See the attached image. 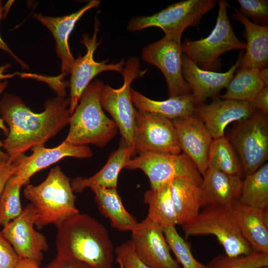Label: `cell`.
I'll list each match as a JSON object with an SVG mask.
<instances>
[{
	"instance_id": "obj_34",
	"label": "cell",
	"mask_w": 268,
	"mask_h": 268,
	"mask_svg": "<svg viewBox=\"0 0 268 268\" xmlns=\"http://www.w3.org/2000/svg\"><path fill=\"white\" fill-rule=\"evenodd\" d=\"M170 249L175 255L177 262L183 268H207L193 256L191 246L178 233L175 226L163 229Z\"/></svg>"
},
{
	"instance_id": "obj_41",
	"label": "cell",
	"mask_w": 268,
	"mask_h": 268,
	"mask_svg": "<svg viewBox=\"0 0 268 268\" xmlns=\"http://www.w3.org/2000/svg\"><path fill=\"white\" fill-rule=\"evenodd\" d=\"M8 85L7 81H0V95L4 91ZM0 129L2 130L4 134L6 136L8 133V128L4 124V122L1 118H0ZM2 148V142L0 141V163L7 162L9 160L8 154L1 149Z\"/></svg>"
},
{
	"instance_id": "obj_21",
	"label": "cell",
	"mask_w": 268,
	"mask_h": 268,
	"mask_svg": "<svg viewBox=\"0 0 268 268\" xmlns=\"http://www.w3.org/2000/svg\"><path fill=\"white\" fill-rule=\"evenodd\" d=\"M200 188L201 208L209 206H231L239 199L242 178L208 167Z\"/></svg>"
},
{
	"instance_id": "obj_20",
	"label": "cell",
	"mask_w": 268,
	"mask_h": 268,
	"mask_svg": "<svg viewBox=\"0 0 268 268\" xmlns=\"http://www.w3.org/2000/svg\"><path fill=\"white\" fill-rule=\"evenodd\" d=\"M99 0H91L77 11L61 17L44 16L34 13L33 17L46 27L51 32L56 42V50L61 60V70L64 76L70 74L75 61L68 44V38L77 21L88 10L97 7Z\"/></svg>"
},
{
	"instance_id": "obj_16",
	"label": "cell",
	"mask_w": 268,
	"mask_h": 268,
	"mask_svg": "<svg viewBox=\"0 0 268 268\" xmlns=\"http://www.w3.org/2000/svg\"><path fill=\"white\" fill-rule=\"evenodd\" d=\"M29 156L22 154L13 162L16 170L13 176L21 180L23 185L29 184L30 179L37 172L59 162L66 157L89 158L93 156L87 145L76 146L64 141L57 146L47 148L44 144L37 145L30 149Z\"/></svg>"
},
{
	"instance_id": "obj_2",
	"label": "cell",
	"mask_w": 268,
	"mask_h": 268,
	"mask_svg": "<svg viewBox=\"0 0 268 268\" xmlns=\"http://www.w3.org/2000/svg\"><path fill=\"white\" fill-rule=\"evenodd\" d=\"M56 226L58 253L94 268H113V245L107 229L96 219L78 212Z\"/></svg>"
},
{
	"instance_id": "obj_40",
	"label": "cell",
	"mask_w": 268,
	"mask_h": 268,
	"mask_svg": "<svg viewBox=\"0 0 268 268\" xmlns=\"http://www.w3.org/2000/svg\"><path fill=\"white\" fill-rule=\"evenodd\" d=\"M16 165L10 162L0 163V197L4 187L11 177L15 174Z\"/></svg>"
},
{
	"instance_id": "obj_33",
	"label": "cell",
	"mask_w": 268,
	"mask_h": 268,
	"mask_svg": "<svg viewBox=\"0 0 268 268\" xmlns=\"http://www.w3.org/2000/svg\"><path fill=\"white\" fill-rule=\"evenodd\" d=\"M206 266L207 268H262L268 267V254L255 250L248 255L234 257L221 254Z\"/></svg>"
},
{
	"instance_id": "obj_35",
	"label": "cell",
	"mask_w": 268,
	"mask_h": 268,
	"mask_svg": "<svg viewBox=\"0 0 268 268\" xmlns=\"http://www.w3.org/2000/svg\"><path fill=\"white\" fill-rule=\"evenodd\" d=\"M239 11L253 22L267 26L268 21V1L267 0H237Z\"/></svg>"
},
{
	"instance_id": "obj_17",
	"label": "cell",
	"mask_w": 268,
	"mask_h": 268,
	"mask_svg": "<svg viewBox=\"0 0 268 268\" xmlns=\"http://www.w3.org/2000/svg\"><path fill=\"white\" fill-rule=\"evenodd\" d=\"M256 111L248 102L215 97L210 104L196 106L194 114L215 139L224 136V130L229 124L243 122Z\"/></svg>"
},
{
	"instance_id": "obj_32",
	"label": "cell",
	"mask_w": 268,
	"mask_h": 268,
	"mask_svg": "<svg viewBox=\"0 0 268 268\" xmlns=\"http://www.w3.org/2000/svg\"><path fill=\"white\" fill-rule=\"evenodd\" d=\"M22 186L21 180L16 176L7 182L0 197V226L4 227L22 213L20 191Z\"/></svg>"
},
{
	"instance_id": "obj_46",
	"label": "cell",
	"mask_w": 268,
	"mask_h": 268,
	"mask_svg": "<svg viewBox=\"0 0 268 268\" xmlns=\"http://www.w3.org/2000/svg\"><path fill=\"white\" fill-rule=\"evenodd\" d=\"M120 266V268H125L122 265L119 264Z\"/></svg>"
},
{
	"instance_id": "obj_10",
	"label": "cell",
	"mask_w": 268,
	"mask_h": 268,
	"mask_svg": "<svg viewBox=\"0 0 268 268\" xmlns=\"http://www.w3.org/2000/svg\"><path fill=\"white\" fill-rule=\"evenodd\" d=\"M139 169L147 176L151 189H156L174 179L190 178L200 186L202 177L192 160L184 153L178 154L145 153L132 158L125 167Z\"/></svg>"
},
{
	"instance_id": "obj_13",
	"label": "cell",
	"mask_w": 268,
	"mask_h": 268,
	"mask_svg": "<svg viewBox=\"0 0 268 268\" xmlns=\"http://www.w3.org/2000/svg\"><path fill=\"white\" fill-rule=\"evenodd\" d=\"M181 44V41L164 36L144 47L141 52L143 61L156 67L163 73L169 97L192 93L183 75Z\"/></svg>"
},
{
	"instance_id": "obj_27",
	"label": "cell",
	"mask_w": 268,
	"mask_h": 268,
	"mask_svg": "<svg viewBox=\"0 0 268 268\" xmlns=\"http://www.w3.org/2000/svg\"><path fill=\"white\" fill-rule=\"evenodd\" d=\"M100 211L121 231H132L138 222L125 208L117 189L94 187L91 188Z\"/></svg>"
},
{
	"instance_id": "obj_25",
	"label": "cell",
	"mask_w": 268,
	"mask_h": 268,
	"mask_svg": "<svg viewBox=\"0 0 268 268\" xmlns=\"http://www.w3.org/2000/svg\"><path fill=\"white\" fill-rule=\"evenodd\" d=\"M131 97L133 105L137 111L157 114L171 120L194 114L196 107L192 93L157 101L132 88Z\"/></svg>"
},
{
	"instance_id": "obj_12",
	"label": "cell",
	"mask_w": 268,
	"mask_h": 268,
	"mask_svg": "<svg viewBox=\"0 0 268 268\" xmlns=\"http://www.w3.org/2000/svg\"><path fill=\"white\" fill-rule=\"evenodd\" d=\"M99 31V22L96 18L93 35L90 37L87 34H84L80 40V43L86 47V52L84 56H79L75 59L70 72V93L68 98L70 115L78 105L82 94L94 77L105 71L121 73L125 65L126 62L124 59L116 63H108L107 60L102 62L94 60V52L101 43L100 41H97Z\"/></svg>"
},
{
	"instance_id": "obj_39",
	"label": "cell",
	"mask_w": 268,
	"mask_h": 268,
	"mask_svg": "<svg viewBox=\"0 0 268 268\" xmlns=\"http://www.w3.org/2000/svg\"><path fill=\"white\" fill-rule=\"evenodd\" d=\"M252 108L268 114V86L263 88L249 103Z\"/></svg>"
},
{
	"instance_id": "obj_19",
	"label": "cell",
	"mask_w": 268,
	"mask_h": 268,
	"mask_svg": "<svg viewBox=\"0 0 268 268\" xmlns=\"http://www.w3.org/2000/svg\"><path fill=\"white\" fill-rule=\"evenodd\" d=\"M242 57V54H240L235 64L227 71L218 72L201 68L183 55V77L192 90L196 106L203 104L208 98L214 97L222 88L226 87L240 67Z\"/></svg>"
},
{
	"instance_id": "obj_9",
	"label": "cell",
	"mask_w": 268,
	"mask_h": 268,
	"mask_svg": "<svg viewBox=\"0 0 268 268\" xmlns=\"http://www.w3.org/2000/svg\"><path fill=\"white\" fill-rule=\"evenodd\" d=\"M227 138L239 158L244 174L254 173L268 157V114L257 110L239 123Z\"/></svg>"
},
{
	"instance_id": "obj_6",
	"label": "cell",
	"mask_w": 268,
	"mask_h": 268,
	"mask_svg": "<svg viewBox=\"0 0 268 268\" xmlns=\"http://www.w3.org/2000/svg\"><path fill=\"white\" fill-rule=\"evenodd\" d=\"M229 4L218 1L216 24L210 34L198 40H187L181 44L183 54L201 69L210 70L218 67L223 54L234 50H245L246 45L235 35L228 18Z\"/></svg>"
},
{
	"instance_id": "obj_24",
	"label": "cell",
	"mask_w": 268,
	"mask_h": 268,
	"mask_svg": "<svg viewBox=\"0 0 268 268\" xmlns=\"http://www.w3.org/2000/svg\"><path fill=\"white\" fill-rule=\"evenodd\" d=\"M233 18L245 28L246 52L243 56L240 68L261 70L268 63V26L251 21L239 10L235 9Z\"/></svg>"
},
{
	"instance_id": "obj_11",
	"label": "cell",
	"mask_w": 268,
	"mask_h": 268,
	"mask_svg": "<svg viewBox=\"0 0 268 268\" xmlns=\"http://www.w3.org/2000/svg\"><path fill=\"white\" fill-rule=\"evenodd\" d=\"M134 147L136 153L178 154L181 150L172 121L136 110Z\"/></svg>"
},
{
	"instance_id": "obj_15",
	"label": "cell",
	"mask_w": 268,
	"mask_h": 268,
	"mask_svg": "<svg viewBox=\"0 0 268 268\" xmlns=\"http://www.w3.org/2000/svg\"><path fill=\"white\" fill-rule=\"evenodd\" d=\"M131 240L134 251L150 268H181L172 257L163 229L145 219L132 231Z\"/></svg>"
},
{
	"instance_id": "obj_14",
	"label": "cell",
	"mask_w": 268,
	"mask_h": 268,
	"mask_svg": "<svg viewBox=\"0 0 268 268\" xmlns=\"http://www.w3.org/2000/svg\"><path fill=\"white\" fill-rule=\"evenodd\" d=\"M36 219L33 205L28 204L20 215L3 227L1 232L20 258L32 259L40 265L43 252L49 247L46 237L34 228Z\"/></svg>"
},
{
	"instance_id": "obj_28",
	"label": "cell",
	"mask_w": 268,
	"mask_h": 268,
	"mask_svg": "<svg viewBox=\"0 0 268 268\" xmlns=\"http://www.w3.org/2000/svg\"><path fill=\"white\" fill-rule=\"evenodd\" d=\"M170 182L156 189L150 188L144 194V202L148 205L145 219L163 229L178 224Z\"/></svg>"
},
{
	"instance_id": "obj_38",
	"label": "cell",
	"mask_w": 268,
	"mask_h": 268,
	"mask_svg": "<svg viewBox=\"0 0 268 268\" xmlns=\"http://www.w3.org/2000/svg\"><path fill=\"white\" fill-rule=\"evenodd\" d=\"M46 268H94L89 264L66 255L58 253Z\"/></svg>"
},
{
	"instance_id": "obj_29",
	"label": "cell",
	"mask_w": 268,
	"mask_h": 268,
	"mask_svg": "<svg viewBox=\"0 0 268 268\" xmlns=\"http://www.w3.org/2000/svg\"><path fill=\"white\" fill-rule=\"evenodd\" d=\"M238 201L244 205L264 210L268 206V163L254 173L246 175L242 180Z\"/></svg>"
},
{
	"instance_id": "obj_5",
	"label": "cell",
	"mask_w": 268,
	"mask_h": 268,
	"mask_svg": "<svg viewBox=\"0 0 268 268\" xmlns=\"http://www.w3.org/2000/svg\"><path fill=\"white\" fill-rule=\"evenodd\" d=\"M182 225L185 237L214 236L225 254L234 257L248 255L254 250L241 234L234 217L231 206H209Z\"/></svg>"
},
{
	"instance_id": "obj_3",
	"label": "cell",
	"mask_w": 268,
	"mask_h": 268,
	"mask_svg": "<svg viewBox=\"0 0 268 268\" xmlns=\"http://www.w3.org/2000/svg\"><path fill=\"white\" fill-rule=\"evenodd\" d=\"M104 83L98 79L91 82L82 94L70 115L68 132L64 141L76 146L89 144L102 147L119 131L114 121L104 113L100 101Z\"/></svg>"
},
{
	"instance_id": "obj_4",
	"label": "cell",
	"mask_w": 268,
	"mask_h": 268,
	"mask_svg": "<svg viewBox=\"0 0 268 268\" xmlns=\"http://www.w3.org/2000/svg\"><path fill=\"white\" fill-rule=\"evenodd\" d=\"M73 192L70 179L59 166L52 168L41 184L26 186L23 195L35 209L37 219L35 225L37 228L42 229L50 224L57 226L78 213Z\"/></svg>"
},
{
	"instance_id": "obj_18",
	"label": "cell",
	"mask_w": 268,
	"mask_h": 268,
	"mask_svg": "<svg viewBox=\"0 0 268 268\" xmlns=\"http://www.w3.org/2000/svg\"><path fill=\"white\" fill-rule=\"evenodd\" d=\"M172 121L181 151L192 160L202 176L207 168L208 153L212 137L195 114Z\"/></svg>"
},
{
	"instance_id": "obj_30",
	"label": "cell",
	"mask_w": 268,
	"mask_h": 268,
	"mask_svg": "<svg viewBox=\"0 0 268 268\" xmlns=\"http://www.w3.org/2000/svg\"><path fill=\"white\" fill-rule=\"evenodd\" d=\"M265 86L259 70L240 68L232 76L225 93L219 97L249 103Z\"/></svg>"
},
{
	"instance_id": "obj_1",
	"label": "cell",
	"mask_w": 268,
	"mask_h": 268,
	"mask_svg": "<svg viewBox=\"0 0 268 268\" xmlns=\"http://www.w3.org/2000/svg\"><path fill=\"white\" fill-rule=\"evenodd\" d=\"M69 106L68 98L57 95L45 101L43 112L35 113L20 97L5 93L0 100V114L8 127L2 142L9 162L34 146L44 144L68 125Z\"/></svg>"
},
{
	"instance_id": "obj_8",
	"label": "cell",
	"mask_w": 268,
	"mask_h": 268,
	"mask_svg": "<svg viewBox=\"0 0 268 268\" xmlns=\"http://www.w3.org/2000/svg\"><path fill=\"white\" fill-rule=\"evenodd\" d=\"M146 72V69L140 70L138 59L130 58L121 72L123 85L115 89L104 84L100 94L102 108L110 114L121 133L122 140L129 146L134 147L136 112L132 100L131 84Z\"/></svg>"
},
{
	"instance_id": "obj_47",
	"label": "cell",
	"mask_w": 268,
	"mask_h": 268,
	"mask_svg": "<svg viewBox=\"0 0 268 268\" xmlns=\"http://www.w3.org/2000/svg\"><path fill=\"white\" fill-rule=\"evenodd\" d=\"M268 268V267H264V268Z\"/></svg>"
},
{
	"instance_id": "obj_43",
	"label": "cell",
	"mask_w": 268,
	"mask_h": 268,
	"mask_svg": "<svg viewBox=\"0 0 268 268\" xmlns=\"http://www.w3.org/2000/svg\"><path fill=\"white\" fill-rule=\"evenodd\" d=\"M11 67V65L9 63H7L5 65H3L0 66V81L8 78H11L17 75H22V76H23L24 75L28 76V74L20 73L18 72L9 74H4V73L5 71Z\"/></svg>"
},
{
	"instance_id": "obj_22",
	"label": "cell",
	"mask_w": 268,
	"mask_h": 268,
	"mask_svg": "<svg viewBox=\"0 0 268 268\" xmlns=\"http://www.w3.org/2000/svg\"><path fill=\"white\" fill-rule=\"evenodd\" d=\"M238 227L253 249L268 254L267 208L262 210L244 205L238 201L232 204Z\"/></svg>"
},
{
	"instance_id": "obj_37",
	"label": "cell",
	"mask_w": 268,
	"mask_h": 268,
	"mask_svg": "<svg viewBox=\"0 0 268 268\" xmlns=\"http://www.w3.org/2000/svg\"><path fill=\"white\" fill-rule=\"evenodd\" d=\"M20 258L0 231V268H14Z\"/></svg>"
},
{
	"instance_id": "obj_45",
	"label": "cell",
	"mask_w": 268,
	"mask_h": 268,
	"mask_svg": "<svg viewBox=\"0 0 268 268\" xmlns=\"http://www.w3.org/2000/svg\"><path fill=\"white\" fill-rule=\"evenodd\" d=\"M260 78L266 86H268V69L267 67L259 70Z\"/></svg>"
},
{
	"instance_id": "obj_23",
	"label": "cell",
	"mask_w": 268,
	"mask_h": 268,
	"mask_svg": "<svg viewBox=\"0 0 268 268\" xmlns=\"http://www.w3.org/2000/svg\"><path fill=\"white\" fill-rule=\"evenodd\" d=\"M135 153L134 147L127 145L122 140L118 148L111 153L106 164L97 173L88 178L78 177L71 180L73 191L79 193L86 188L94 187L117 189L120 171Z\"/></svg>"
},
{
	"instance_id": "obj_31",
	"label": "cell",
	"mask_w": 268,
	"mask_h": 268,
	"mask_svg": "<svg viewBox=\"0 0 268 268\" xmlns=\"http://www.w3.org/2000/svg\"><path fill=\"white\" fill-rule=\"evenodd\" d=\"M208 167L241 178L244 174L236 151L224 136L212 139L208 153Z\"/></svg>"
},
{
	"instance_id": "obj_26",
	"label": "cell",
	"mask_w": 268,
	"mask_h": 268,
	"mask_svg": "<svg viewBox=\"0 0 268 268\" xmlns=\"http://www.w3.org/2000/svg\"><path fill=\"white\" fill-rule=\"evenodd\" d=\"M170 188L178 224L195 218L201 211V191L194 180L180 178L170 182Z\"/></svg>"
},
{
	"instance_id": "obj_44",
	"label": "cell",
	"mask_w": 268,
	"mask_h": 268,
	"mask_svg": "<svg viewBox=\"0 0 268 268\" xmlns=\"http://www.w3.org/2000/svg\"><path fill=\"white\" fill-rule=\"evenodd\" d=\"M40 265L32 259L20 258L17 264L14 268H40Z\"/></svg>"
},
{
	"instance_id": "obj_7",
	"label": "cell",
	"mask_w": 268,
	"mask_h": 268,
	"mask_svg": "<svg viewBox=\"0 0 268 268\" xmlns=\"http://www.w3.org/2000/svg\"><path fill=\"white\" fill-rule=\"evenodd\" d=\"M216 4L214 0H185L173 3L150 16H135L127 29L136 31L150 27L161 28L165 36L181 41L184 30L198 25L206 13Z\"/></svg>"
},
{
	"instance_id": "obj_36",
	"label": "cell",
	"mask_w": 268,
	"mask_h": 268,
	"mask_svg": "<svg viewBox=\"0 0 268 268\" xmlns=\"http://www.w3.org/2000/svg\"><path fill=\"white\" fill-rule=\"evenodd\" d=\"M117 262L125 268H150L136 256L131 240L125 242L115 249Z\"/></svg>"
},
{
	"instance_id": "obj_42",
	"label": "cell",
	"mask_w": 268,
	"mask_h": 268,
	"mask_svg": "<svg viewBox=\"0 0 268 268\" xmlns=\"http://www.w3.org/2000/svg\"><path fill=\"white\" fill-rule=\"evenodd\" d=\"M3 6L2 1L0 0V20L3 16ZM0 49L7 52L18 64H19L23 69H28L29 66L25 63L23 62L11 50L8 45L4 42L0 36Z\"/></svg>"
}]
</instances>
